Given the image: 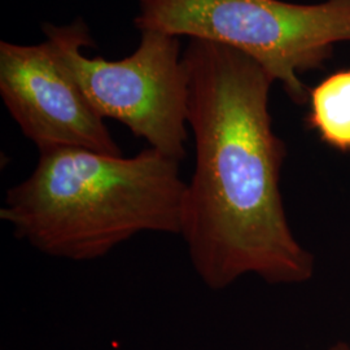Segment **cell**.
I'll return each mask as SVG.
<instances>
[{"mask_svg": "<svg viewBox=\"0 0 350 350\" xmlns=\"http://www.w3.org/2000/svg\"><path fill=\"white\" fill-rule=\"evenodd\" d=\"M308 122L327 146L350 150V68L328 75L309 91Z\"/></svg>", "mask_w": 350, "mask_h": 350, "instance_id": "8992f818", "label": "cell"}, {"mask_svg": "<svg viewBox=\"0 0 350 350\" xmlns=\"http://www.w3.org/2000/svg\"><path fill=\"white\" fill-rule=\"evenodd\" d=\"M46 40L94 111L125 125L150 148L182 161L188 138V85L180 38L142 30L138 49L122 60L88 57L85 21L43 26Z\"/></svg>", "mask_w": 350, "mask_h": 350, "instance_id": "277c9868", "label": "cell"}, {"mask_svg": "<svg viewBox=\"0 0 350 350\" xmlns=\"http://www.w3.org/2000/svg\"><path fill=\"white\" fill-rule=\"evenodd\" d=\"M182 60L196 165L180 237L196 274L214 291L247 275L309 282L313 256L293 235L280 192L286 146L269 111L274 78L248 55L204 39H189Z\"/></svg>", "mask_w": 350, "mask_h": 350, "instance_id": "6da1fadb", "label": "cell"}, {"mask_svg": "<svg viewBox=\"0 0 350 350\" xmlns=\"http://www.w3.org/2000/svg\"><path fill=\"white\" fill-rule=\"evenodd\" d=\"M0 95L39 152L83 148L122 156L105 120L90 105L47 40L34 46L0 43Z\"/></svg>", "mask_w": 350, "mask_h": 350, "instance_id": "5b68a950", "label": "cell"}, {"mask_svg": "<svg viewBox=\"0 0 350 350\" xmlns=\"http://www.w3.org/2000/svg\"><path fill=\"white\" fill-rule=\"evenodd\" d=\"M334 350H348V349H347V348H342V347H338V348H336V349H334Z\"/></svg>", "mask_w": 350, "mask_h": 350, "instance_id": "52a82bcc", "label": "cell"}, {"mask_svg": "<svg viewBox=\"0 0 350 350\" xmlns=\"http://www.w3.org/2000/svg\"><path fill=\"white\" fill-rule=\"evenodd\" d=\"M135 25L215 42L248 55L302 105L300 75L322 66L335 44L350 42V0H138Z\"/></svg>", "mask_w": 350, "mask_h": 350, "instance_id": "3957f363", "label": "cell"}, {"mask_svg": "<svg viewBox=\"0 0 350 350\" xmlns=\"http://www.w3.org/2000/svg\"><path fill=\"white\" fill-rule=\"evenodd\" d=\"M179 163L150 147L133 157L39 152L33 173L7 189L0 218L38 252L78 262L143 232L180 235L187 182Z\"/></svg>", "mask_w": 350, "mask_h": 350, "instance_id": "7a4b0ae2", "label": "cell"}]
</instances>
